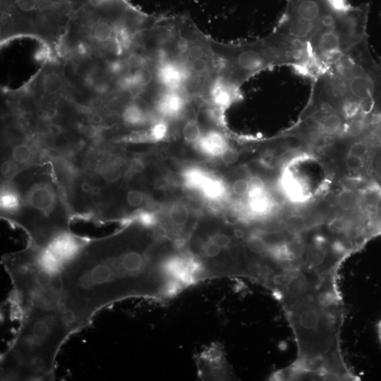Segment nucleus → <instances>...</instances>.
I'll return each mask as SVG.
<instances>
[{"instance_id": "nucleus-6", "label": "nucleus", "mask_w": 381, "mask_h": 381, "mask_svg": "<svg viewBox=\"0 0 381 381\" xmlns=\"http://www.w3.org/2000/svg\"><path fill=\"white\" fill-rule=\"evenodd\" d=\"M343 0H287L276 31L307 45L336 12Z\"/></svg>"}, {"instance_id": "nucleus-30", "label": "nucleus", "mask_w": 381, "mask_h": 381, "mask_svg": "<svg viewBox=\"0 0 381 381\" xmlns=\"http://www.w3.org/2000/svg\"><path fill=\"white\" fill-rule=\"evenodd\" d=\"M239 158V152L230 147H228L222 154L221 158L223 163L227 165H231L236 163Z\"/></svg>"}, {"instance_id": "nucleus-9", "label": "nucleus", "mask_w": 381, "mask_h": 381, "mask_svg": "<svg viewBox=\"0 0 381 381\" xmlns=\"http://www.w3.org/2000/svg\"><path fill=\"white\" fill-rule=\"evenodd\" d=\"M187 97L181 92L165 90L158 100L156 110L163 117L177 118L184 110Z\"/></svg>"}, {"instance_id": "nucleus-33", "label": "nucleus", "mask_w": 381, "mask_h": 381, "mask_svg": "<svg viewBox=\"0 0 381 381\" xmlns=\"http://www.w3.org/2000/svg\"><path fill=\"white\" fill-rule=\"evenodd\" d=\"M144 168V166L142 161L135 160L130 167V172L131 174H136L141 172Z\"/></svg>"}, {"instance_id": "nucleus-4", "label": "nucleus", "mask_w": 381, "mask_h": 381, "mask_svg": "<svg viewBox=\"0 0 381 381\" xmlns=\"http://www.w3.org/2000/svg\"><path fill=\"white\" fill-rule=\"evenodd\" d=\"M344 98L366 114L381 116V63L366 36L327 68Z\"/></svg>"}, {"instance_id": "nucleus-3", "label": "nucleus", "mask_w": 381, "mask_h": 381, "mask_svg": "<svg viewBox=\"0 0 381 381\" xmlns=\"http://www.w3.org/2000/svg\"><path fill=\"white\" fill-rule=\"evenodd\" d=\"M219 63L218 80L237 92L250 77L276 66H291L304 76L310 64L307 45L274 30L257 41L231 46L211 43Z\"/></svg>"}, {"instance_id": "nucleus-19", "label": "nucleus", "mask_w": 381, "mask_h": 381, "mask_svg": "<svg viewBox=\"0 0 381 381\" xmlns=\"http://www.w3.org/2000/svg\"><path fill=\"white\" fill-rule=\"evenodd\" d=\"M154 75L152 71L147 67H143L135 71L131 75L133 83L136 89L149 86L154 80Z\"/></svg>"}, {"instance_id": "nucleus-17", "label": "nucleus", "mask_w": 381, "mask_h": 381, "mask_svg": "<svg viewBox=\"0 0 381 381\" xmlns=\"http://www.w3.org/2000/svg\"><path fill=\"white\" fill-rule=\"evenodd\" d=\"M1 208L7 212H15L20 207V199L18 195L11 188H4L0 199Z\"/></svg>"}, {"instance_id": "nucleus-16", "label": "nucleus", "mask_w": 381, "mask_h": 381, "mask_svg": "<svg viewBox=\"0 0 381 381\" xmlns=\"http://www.w3.org/2000/svg\"><path fill=\"white\" fill-rule=\"evenodd\" d=\"M171 224L177 228L184 227L189 221V212L183 204H175L170 210Z\"/></svg>"}, {"instance_id": "nucleus-18", "label": "nucleus", "mask_w": 381, "mask_h": 381, "mask_svg": "<svg viewBox=\"0 0 381 381\" xmlns=\"http://www.w3.org/2000/svg\"><path fill=\"white\" fill-rule=\"evenodd\" d=\"M202 135L200 126L195 119L188 120L184 126L183 137L188 143L196 144Z\"/></svg>"}, {"instance_id": "nucleus-29", "label": "nucleus", "mask_w": 381, "mask_h": 381, "mask_svg": "<svg viewBox=\"0 0 381 381\" xmlns=\"http://www.w3.org/2000/svg\"><path fill=\"white\" fill-rule=\"evenodd\" d=\"M144 57L138 53H133L127 59V66L135 70L144 67Z\"/></svg>"}, {"instance_id": "nucleus-11", "label": "nucleus", "mask_w": 381, "mask_h": 381, "mask_svg": "<svg viewBox=\"0 0 381 381\" xmlns=\"http://www.w3.org/2000/svg\"><path fill=\"white\" fill-rule=\"evenodd\" d=\"M361 196L352 189H344L337 197V204L342 211L354 213L361 207Z\"/></svg>"}, {"instance_id": "nucleus-35", "label": "nucleus", "mask_w": 381, "mask_h": 381, "mask_svg": "<svg viewBox=\"0 0 381 381\" xmlns=\"http://www.w3.org/2000/svg\"><path fill=\"white\" fill-rule=\"evenodd\" d=\"M378 336L379 343L381 346V320H380L378 324Z\"/></svg>"}, {"instance_id": "nucleus-22", "label": "nucleus", "mask_w": 381, "mask_h": 381, "mask_svg": "<svg viewBox=\"0 0 381 381\" xmlns=\"http://www.w3.org/2000/svg\"><path fill=\"white\" fill-rule=\"evenodd\" d=\"M33 156V151L31 148L25 144L17 146L13 152V158L15 161L20 164H25L29 163Z\"/></svg>"}, {"instance_id": "nucleus-25", "label": "nucleus", "mask_w": 381, "mask_h": 381, "mask_svg": "<svg viewBox=\"0 0 381 381\" xmlns=\"http://www.w3.org/2000/svg\"><path fill=\"white\" fill-rule=\"evenodd\" d=\"M145 200L144 195L140 190H132L127 193L126 202L131 207L137 208L141 207Z\"/></svg>"}, {"instance_id": "nucleus-28", "label": "nucleus", "mask_w": 381, "mask_h": 381, "mask_svg": "<svg viewBox=\"0 0 381 381\" xmlns=\"http://www.w3.org/2000/svg\"><path fill=\"white\" fill-rule=\"evenodd\" d=\"M346 163L350 170L358 172L364 168L366 162L363 158L349 154L346 159Z\"/></svg>"}, {"instance_id": "nucleus-32", "label": "nucleus", "mask_w": 381, "mask_h": 381, "mask_svg": "<svg viewBox=\"0 0 381 381\" xmlns=\"http://www.w3.org/2000/svg\"><path fill=\"white\" fill-rule=\"evenodd\" d=\"M84 136L90 140L96 138L99 135V130L94 125H88L84 129Z\"/></svg>"}, {"instance_id": "nucleus-7", "label": "nucleus", "mask_w": 381, "mask_h": 381, "mask_svg": "<svg viewBox=\"0 0 381 381\" xmlns=\"http://www.w3.org/2000/svg\"><path fill=\"white\" fill-rule=\"evenodd\" d=\"M198 376L202 380H231L236 379L223 345L208 346L196 356Z\"/></svg>"}, {"instance_id": "nucleus-24", "label": "nucleus", "mask_w": 381, "mask_h": 381, "mask_svg": "<svg viewBox=\"0 0 381 381\" xmlns=\"http://www.w3.org/2000/svg\"><path fill=\"white\" fill-rule=\"evenodd\" d=\"M248 181L249 184L248 197L265 193V183L260 177H253Z\"/></svg>"}, {"instance_id": "nucleus-1", "label": "nucleus", "mask_w": 381, "mask_h": 381, "mask_svg": "<svg viewBox=\"0 0 381 381\" xmlns=\"http://www.w3.org/2000/svg\"><path fill=\"white\" fill-rule=\"evenodd\" d=\"M150 244L123 246L120 231L85 239L61 263V304L77 332L104 308L130 299L167 301L197 284L195 268L181 246L158 251Z\"/></svg>"}, {"instance_id": "nucleus-36", "label": "nucleus", "mask_w": 381, "mask_h": 381, "mask_svg": "<svg viewBox=\"0 0 381 381\" xmlns=\"http://www.w3.org/2000/svg\"><path fill=\"white\" fill-rule=\"evenodd\" d=\"M41 1L45 3H50L52 1H54V0H41Z\"/></svg>"}, {"instance_id": "nucleus-13", "label": "nucleus", "mask_w": 381, "mask_h": 381, "mask_svg": "<svg viewBox=\"0 0 381 381\" xmlns=\"http://www.w3.org/2000/svg\"><path fill=\"white\" fill-rule=\"evenodd\" d=\"M122 117L127 124L134 126L143 125L148 119L144 110L136 104L127 106L123 112Z\"/></svg>"}, {"instance_id": "nucleus-31", "label": "nucleus", "mask_w": 381, "mask_h": 381, "mask_svg": "<svg viewBox=\"0 0 381 381\" xmlns=\"http://www.w3.org/2000/svg\"><path fill=\"white\" fill-rule=\"evenodd\" d=\"M17 6L23 12H31L36 8L37 0H17Z\"/></svg>"}, {"instance_id": "nucleus-5", "label": "nucleus", "mask_w": 381, "mask_h": 381, "mask_svg": "<svg viewBox=\"0 0 381 381\" xmlns=\"http://www.w3.org/2000/svg\"><path fill=\"white\" fill-rule=\"evenodd\" d=\"M369 13L368 3L353 7L343 0L332 17L307 43L311 80L368 36Z\"/></svg>"}, {"instance_id": "nucleus-34", "label": "nucleus", "mask_w": 381, "mask_h": 381, "mask_svg": "<svg viewBox=\"0 0 381 381\" xmlns=\"http://www.w3.org/2000/svg\"><path fill=\"white\" fill-rule=\"evenodd\" d=\"M82 189L84 190V192L89 193V192H91V187L89 184L84 183L82 185Z\"/></svg>"}, {"instance_id": "nucleus-15", "label": "nucleus", "mask_w": 381, "mask_h": 381, "mask_svg": "<svg viewBox=\"0 0 381 381\" xmlns=\"http://www.w3.org/2000/svg\"><path fill=\"white\" fill-rule=\"evenodd\" d=\"M99 174L101 178L110 183L118 181L122 174L120 165L114 160H108L103 163L99 168Z\"/></svg>"}, {"instance_id": "nucleus-2", "label": "nucleus", "mask_w": 381, "mask_h": 381, "mask_svg": "<svg viewBox=\"0 0 381 381\" xmlns=\"http://www.w3.org/2000/svg\"><path fill=\"white\" fill-rule=\"evenodd\" d=\"M20 327L1 357V380H53L61 348L77 333L61 305H33L18 316Z\"/></svg>"}, {"instance_id": "nucleus-23", "label": "nucleus", "mask_w": 381, "mask_h": 381, "mask_svg": "<svg viewBox=\"0 0 381 381\" xmlns=\"http://www.w3.org/2000/svg\"><path fill=\"white\" fill-rule=\"evenodd\" d=\"M113 30L110 25L106 23L98 24L94 31V38L100 43L107 42L112 36Z\"/></svg>"}, {"instance_id": "nucleus-21", "label": "nucleus", "mask_w": 381, "mask_h": 381, "mask_svg": "<svg viewBox=\"0 0 381 381\" xmlns=\"http://www.w3.org/2000/svg\"><path fill=\"white\" fill-rule=\"evenodd\" d=\"M64 86L61 76L56 73L47 74L43 81L44 90L50 94H55L59 92Z\"/></svg>"}, {"instance_id": "nucleus-8", "label": "nucleus", "mask_w": 381, "mask_h": 381, "mask_svg": "<svg viewBox=\"0 0 381 381\" xmlns=\"http://www.w3.org/2000/svg\"><path fill=\"white\" fill-rule=\"evenodd\" d=\"M27 204L36 211L48 216L56 204L54 190L47 183H39L34 185L27 197Z\"/></svg>"}, {"instance_id": "nucleus-10", "label": "nucleus", "mask_w": 381, "mask_h": 381, "mask_svg": "<svg viewBox=\"0 0 381 381\" xmlns=\"http://www.w3.org/2000/svg\"><path fill=\"white\" fill-rule=\"evenodd\" d=\"M195 145L202 153L212 158H221L223 151L229 147L224 136L216 131L203 134Z\"/></svg>"}, {"instance_id": "nucleus-12", "label": "nucleus", "mask_w": 381, "mask_h": 381, "mask_svg": "<svg viewBox=\"0 0 381 381\" xmlns=\"http://www.w3.org/2000/svg\"><path fill=\"white\" fill-rule=\"evenodd\" d=\"M206 197L211 200H218L222 198L225 193L223 184L210 174L202 184L200 190Z\"/></svg>"}, {"instance_id": "nucleus-14", "label": "nucleus", "mask_w": 381, "mask_h": 381, "mask_svg": "<svg viewBox=\"0 0 381 381\" xmlns=\"http://www.w3.org/2000/svg\"><path fill=\"white\" fill-rule=\"evenodd\" d=\"M209 175L201 169L190 168L184 172L183 179L185 185L188 188L200 190Z\"/></svg>"}, {"instance_id": "nucleus-20", "label": "nucleus", "mask_w": 381, "mask_h": 381, "mask_svg": "<svg viewBox=\"0 0 381 381\" xmlns=\"http://www.w3.org/2000/svg\"><path fill=\"white\" fill-rule=\"evenodd\" d=\"M250 198V207L256 214L263 215L267 213L271 206V201L265 193L253 196Z\"/></svg>"}, {"instance_id": "nucleus-27", "label": "nucleus", "mask_w": 381, "mask_h": 381, "mask_svg": "<svg viewBox=\"0 0 381 381\" xmlns=\"http://www.w3.org/2000/svg\"><path fill=\"white\" fill-rule=\"evenodd\" d=\"M232 190L239 197L248 196L249 193L248 181L244 179L237 180L232 185Z\"/></svg>"}, {"instance_id": "nucleus-26", "label": "nucleus", "mask_w": 381, "mask_h": 381, "mask_svg": "<svg viewBox=\"0 0 381 381\" xmlns=\"http://www.w3.org/2000/svg\"><path fill=\"white\" fill-rule=\"evenodd\" d=\"M1 172L5 178L13 179L19 172L17 163L14 160L6 161L2 166Z\"/></svg>"}]
</instances>
